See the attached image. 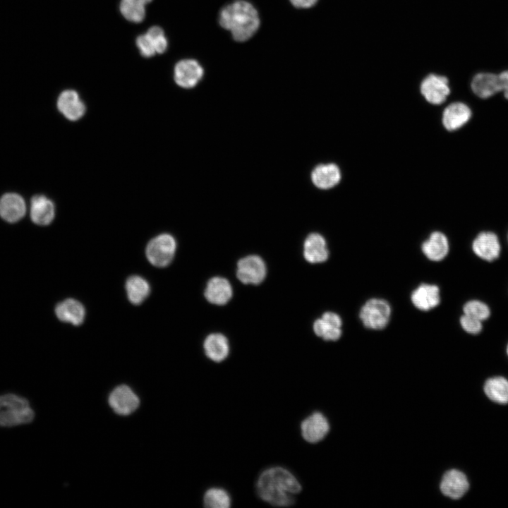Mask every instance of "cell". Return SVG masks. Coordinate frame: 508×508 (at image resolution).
<instances>
[{
	"label": "cell",
	"instance_id": "6da1fadb",
	"mask_svg": "<svg viewBox=\"0 0 508 508\" xmlns=\"http://www.w3.org/2000/svg\"><path fill=\"white\" fill-rule=\"evenodd\" d=\"M256 491L261 500L271 505L288 507L295 502L294 497L301 491V485L291 471L274 466L260 473Z\"/></svg>",
	"mask_w": 508,
	"mask_h": 508
},
{
	"label": "cell",
	"instance_id": "7a4b0ae2",
	"mask_svg": "<svg viewBox=\"0 0 508 508\" xmlns=\"http://www.w3.org/2000/svg\"><path fill=\"white\" fill-rule=\"evenodd\" d=\"M220 25L229 30L237 42L250 39L260 25L258 13L254 6L244 0L235 1L220 11Z\"/></svg>",
	"mask_w": 508,
	"mask_h": 508
},
{
	"label": "cell",
	"instance_id": "3957f363",
	"mask_svg": "<svg viewBox=\"0 0 508 508\" xmlns=\"http://www.w3.org/2000/svg\"><path fill=\"white\" fill-rule=\"evenodd\" d=\"M34 416L26 399L13 394L0 396V426L12 427L29 423Z\"/></svg>",
	"mask_w": 508,
	"mask_h": 508
},
{
	"label": "cell",
	"instance_id": "277c9868",
	"mask_svg": "<svg viewBox=\"0 0 508 508\" xmlns=\"http://www.w3.org/2000/svg\"><path fill=\"white\" fill-rule=\"evenodd\" d=\"M390 306L387 301L380 298H371L362 306L359 318L363 325L368 329H384L389 321Z\"/></svg>",
	"mask_w": 508,
	"mask_h": 508
},
{
	"label": "cell",
	"instance_id": "5b68a950",
	"mask_svg": "<svg viewBox=\"0 0 508 508\" xmlns=\"http://www.w3.org/2000/svg\"><path fill=\"white\" fill-rule=\"evenodd\" d=\"M176 250V241L168 234H161L147 244L146 255L149 261L157 267H164L172 260Z\"/></svg>",
	"mask_w": 508,
	"mask_h": 508
},
{
	"label": "cell",
	"instance_id": "8992f818",
	"mask_svg": "<svg viewBox=\"0 0 508 508\" xmlns=\"http://www.w3.org/2000/svg\"><path fill=\"white\" fill-rule=\"evenodd\" d=\"M420 91L428 102L441 104L450 94L449 80L444 75L429 74L422 80Z\"/></svg>",
	"mask_w": 508,
	"mask_h": 508
},
{
	"label": "cell",
	"instance_id": "52a82bcc",
	"mask_svg": "<svg viewBox=\"0 0 508 508\" xmlns=\"http://www.w3.org/2000/svg\"><path fill=\"white\" fill-rule=\"evenodd\" d=\"M236 275L243 284H259L266 276L265 262L258 255L246 256L238 262Z\"/></svg>",
	"mask_w": 508,
	"mask_h": 508
},
{
	"label": "cell",
	"instance_id": "ba28073f",
	"mask_svg": "<svg viewBox=\"0 0 508 508\" xmlns=\"http://www.w3.org/2000/svg\"><path fill=\"white\" fill-rule=\"evenodd\" d=\"M470 484L466 475L458 469H450L442 478V493L452 500H459L468 491Z\"/></svg>",
	"mask_w": 508,
	"mask_h": 508
},
{
	"label": "cell",
	"instance_id": "9c48e42d",
	"mask_svg": "<svg viewBox=\"0 0 508 508\" xmlns=\"http://www.w3.org/2000/svg\"><path fill=\"white\" fill-rule=\"evenodd\" d=\"M109 404L116 413L129 415L139 406L140 401L133 390L126 385L116 387L109 397Z\"/></svg>",
	"mask_w": 508,
	"mask_h": 508
},
{
	"label": "cell",
	"instance_id": "30bf717a",
	"mask_svg": "<svg viewBox=\"0 0 508 508\" xmlns=\"http://www.w3.org/2000/svg\"><path fill=\"white\" fill-rule=\"evenodd\" d=\"M471 116V109L466 104L454 102L445 108L442 115V123L446 130L454 131L466 125Z\"/></svg>",
	"mask_w": 508,
	"mask_h": 508
},
{
	"label": "cell",
	"instance_id": "8fae6325",
	"mask_svg": "<svg viewBox=\"0 0 508 508\" xmlns=\"http://www.w3.org/2000/svg\"><path fill=\"white\" fill-rule=\"evenodd\" d=\"M329 430L327 419L320 412L313 413L301 423V435L310 443H316L322 440L327 435Z\"/></svg>",
	"mask_w": 508,
	"mask_h": 508
},
{
	"label": "cell",
	"instance_id": "7c38bea8",
	"mask_svg": "<svg viewBox=\"0 0 508 508\" xmlns=\"http://www.w3.org/2000/svg\"><path fill=\"white\" fill-rule=\"evenodd\" d=\"M202 75V67L193 59L181 60L176 64L174 68L175 82L183 88L194 87L201 80Z\"/></svg>",
	"mask_w": 508,
	"mask_h": 508
},
{
	"label": "cell",
	"instance_id": "4fadbf2b",
	"mask_svg": "<svg viewBox=\"0 0 508 508\" xmlns=\"http://www.w3.org/2000/svg\"><path fill=\"white\" fill-rule=\"evenodd\" d=\"M472 92L481 99L490 98L501 92L499 74L480 72L476 74L471 81Z\"/></svg>",
	"mask_w": 508,
	"mask_h": 508
},
{
	"label": "cell",
	"instance_id": "5bb4252c",
	"mask_svg": "<svg viewBox=\"0 0 508 508\" xmlns=\"http://www.w3.org/2000/svg\"><path fill=\"white\" fill-rule=\"evenodd\" d=\"M57 107L60 112L68 119L76 121L85 112V105L78 92L73 90L63 91L59 96Z\"/></svg>",
	"mask_w": 508,
	"mask_h": 508
},
{
	"label": "cell",
	"instance_id": "9a60e30c",
	"mask_svg": "<svg viewBox=\"0 0 508 508\" xmlns=\"http://www.w3.org/2000/svg\"><path fill=\"white\" fill-rule=\"evenodd\" d=\"M341 320L333 312L325 313L313 323L315 334L325 341H337L341 335Z\"/></svg>",
	"mask_w": 508,
	"mask_h": 508
},
{
	"label": "cell",
	"instance_id": "2e32d148",
	"mask_svg": "<svg viewBox=\"0 0 508 508\" xmlns=\"http://www.w3.org/2000/svg\"><path fill=\"white\" fill-rule=\"evenodd\" d=\"M472 248L476 255L487 261L497 259L500 253L498 238L490 231L480 233L474 239Z\"/></svg>",
	"mask_w": 508,
	"mask_h": 508
},
{
	"label": "cell",
	"instance_id": "e0dca14e",
	"mask_svg": "<svg viewBox=\"0 0 508 508\" xmlns=\"http://www.w3.org/2000/svg\"><path fill=\"white\" fill-rule=\"evenodd\" d=\"M341 178L340 169L334 163L319 164L311 174L313 184L323 190L336 186L340 182Z\"/></svg>",
	"mask_w": 508,
	"mask_h": 508
},
{
	"label": "cell",
	"instance_id": "ac0fdd59",
	"mask_svg": "<svg viewBox=\"0 0 508 508\" xmlns=\"http://www.w3.org/2000/svg\"><path fill=\"white\" fill-rule=\"evenodd\" d=\"M411 299L418 309L430 310L440 302V289L434 284H422L412 292Z\"/></svg>",
	"mask_w": 508,
	"mask_h": 508
},
{
	"label": "cell",
	"instance_id": "d6986e66",
	"mask_svg": "<svg viewBox=\"0 0 508 508\" xmlns=\"http://www.w3.org/2000/svg\"><path fill=\"white\" fill-rule=\"evenodd\" d=\"M232 296V288L227 279L220 277L210 279L205 290V297L211 303L226 304Z\"/></svg>",
	"mask_w": 508,
	"mask_h": 508
},
{
	"label": "cell",
	"instance_id": "ffe728a7",
	"mask_svg": "<svg viewBox=\"0 0 508 508\" xmlns=\"http://www.w3.org/2000/svg\"><path fill=\"white\" fill-rule=\"evenodd\" d=\"M485 396L498 405L508 404V379L502 375L487 378L483 385Z\"/></svg>",
	"mask_w": 508,
	"mask_h": 508
},
{
	"label": "cell",
	"instance_id": "44dd1931",
	"mask_svg": "<svg viewBox=\"0 0 508 508\" xmlns=\"http://www.w3.org/2000/svg\"><path fill=\"white\" fill-rule=\"evenodd\" d=\"M303 255L310 263H321L327 260L329 252L325 238L317 233L309 234L303 244Z\"/></svg>",
	"mask_w": 508,
	"mask_h": 508
},
{
	"label": "cell",
	"instance_id": "7402d4cb",
	"mask_svg": "<svg viewBox=\"0 0 508 508\" xmlns=\"http://www.w3.org/2000/svg\"><path fill=\"white\" fill-rule=\"evenodd\" d=\"M25 204L16 193H6L0 199V216L9 222L20 220L25 213Z\"/></svg>",
	"mask_w": 508,
	"mask_h": 508
},
{
	"label": "cell",
	"instance_id": "603a6c76",
	"mask_svg": "<svg viewBox=\"0 0 508 508\" xmlns=\"http://www.w3.org/2000/svg\"><path fill=\"white\" fill-rule=\"evenodd\" d=\"M54 205L42 195H35L31 200L30 217L38 225H47L54 217Z\"/></svg>",
	"mask_w": 508,
	"mask_h": 508
},
{
	"label": "cell",
	"instance_id": "cb8c5ba5",
	"mask_svg": "<svg viewBox=\"0 0 508 508\" xmlns=\"http://www.w3.org/2000/svg\"><path fill=\"white\" fill-rule=\"evenodd\" d=\"M421 250L428 259L433 261L442 260L449 251L447 238L440 231H434L422 243Z\"/></svg>",
	"mask_w": 508,
	"mask_h": 508
},
{
	"label": "cell",
	"instance_id": "d4e9b609",
	"mask_svg": "<svg viewBox=\"0 0 508 508\" xmlns=\"http://www.w3.org/2000/svg\"><path fill=\"white\" fill-rule=\"evenodd\" d=\"M203 347L207 357L214 362L223 361L229 353L228 340L219 333L208 335L204 341Z\"/></svg>",
	"mask_w": 508,
	"mask_h": 508
},
{
	"label": "cell",
	"instance_id": "484cf974",
	"mask_svg": "<svg viewBox=\"0 0 508 508\" xmlns=\"http://www.w3.org/2000/svg\"><path fill=\"white\" fill-rule=\"evenodd\" d=\"M57 318L63 322H69L75 325H80L85 318L83 306L75 299H67L56 306Z\"/></svg>",
	"mask_w": 508,
	"mask_h": 508
},
{
	"label": "cell",
	"instance_id": "4316f807",
	"mask_svg": "<svg viewBox=\"0 0 508 508\" xmlns=\"http://www.w3.org/2000/svg\"><path fill=\"white\" fill-rule=\"evenodd\" d=\"M126 289L129 301L135 305L141 303L150 293L149 284L138 276L130 277L126 281Z\"/></svg>",
	"mask_w": 508,
	"mask_h": 508
},
{
	"label": "cell",
	"instance_id": "83f0119b",
	"mask_svg": "<svg viewBox=\"0 0 508 508\" xmlns=\"http://www.w3.org/2000/svg\"><path fill=\"white\" fill-rule=\"evenodd\" d=\"M204 506L208 508H229L231 497L227 491L221 488H211L204 494Z\"/></svg>",
	"mask_w": 508,
	"mask_h": 508
},
{
	"label": "cell",
	"instance_id": "f1b7e54d",
	"mask_svg": "<svg viewBox=\"0 0 508 508\" xmlns=\"http://www.w3.org/2000/svg\"><path fill=\"white\" fill-rule=\"evenodd\" d=\"M120 11L126 19L133 23L141 22L145 16V5L130 1L122 0Z\"/></svg>",
	"mask_w": 508,
	"mask_h": 508
},
{
	"label": "cell",
	"instance_id": "f546056e",
	"mask_svg": "<svg viewBox=\"0 0 508 508\" xmlns=\"http://www.w3.org/2000/svg\"><path fill=\"white\" fill-rule=\"evenodd\" d=\"M464 313L465 315L476 318L480 321L487 319L490 311L488 306L477 300L468 301L464 306Z\"/></svg>",
	"mask_w": 508,
	"mask_h": 508
},
{
	"label": "cell",
	"instance_id": "4dcf8cb0",
	"mask_svg": "<svg viewBox=\"0 0 508 508\" xmlns=\"http://www.w3.org/2000/svg\"><path fill=\"white\" fill-rule=\"evenodd\" d=\"M146 34L150 38L156 53H163L167 47V41L163 30L158 26L150 28Z\"/></svg>",
	"mask_w": 508,
	"mask_h": 508
},
{
	"label": "cell",
	"instance_id": "1f68e13d",
	"mask_svg": "<svg viewBox=\"0 0 508 508\" xmlns=\"http://www.w3.org/2000/svg\"><path fill=\"white\" fill-rule=\"evenodd\" d=\"M136 44L142 56L150 57L155 54L156 51L153 44L146 33L137 37Z\"/></svg>",
	"mask_w": 508,
	"mask_h": 508
},
{
	"label": "cell",
	"instance_id": "d6a6232c",
	"mask_svg": "<svg viewBox=\"0 0 508 508\" xmlns=\"http://www.w3.org/2000/svg\"><path fill=\"white\" fill-rule=\"evenodd\" d=\"M460 324L462 328L469 334H476L482 329L480 320L465 314L461 317Z\"/></svg>",
	"mask_w": 508,
	"mask_h": 508
},
{
	"label": "cell",
	"instance_id": "836d02e7",
	"mask_svg": "<svg viewBox=\"0 0 508 508\" xmlns=\"http://www.w3.org/2000/svg\"><path fill=\"white\" fill-rule=\"evenodd\" d=\"M498 74L501 85V92H502L504 97L508 99V70L503 71Z\"/></svg>",
	"mask_w": 508,
	"mask_h": 508
},
{
	"label": "cell",
	"instance_id": "e575fe53",
	"mask_svg": "<svg viewBox=\"0 0 508 508\" xmlns=\"http://www.w3.org/2000/svg\"><path fill=\"white\" fill-rule=\"evenodd\" d=\"M318 0H290L291 4L300 8H307L314 6Z\"/></svg>",
	"mask_w": 508,
	"mask_h": 508
},
{
	"label": "cell",
	"instance_id": "d590c367",
	"mask_svg": "<svg viewBox=\"0 0 508 508\" xmlns=\"http://www.w3.org/2000/svg\"><path fill=\"white\" fill-rule=\"evenodd\" d=\"M126 1H133V2L138 3V4H140L143 5H145V4H148L149 2H150L152 0H126Z\"/></svg>",
	"mask_w": 508,
	"mask_h": 508
},
{
	"label": "cell",
	"instance_id": "8d00e7d4",
	"mask_svg": "<svg viewBox=\"0 0 508 508\" xmlns=\"http://www.w3.org/2000/svg\"><path fill=\"white\" fill-rule=\"evenodd\" d=\"M507 356H508V344H507Z\"/></svg>",
	"mask_w": 508,
	"mask_h": 508
}]
</instances>
